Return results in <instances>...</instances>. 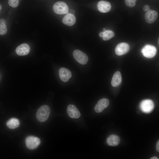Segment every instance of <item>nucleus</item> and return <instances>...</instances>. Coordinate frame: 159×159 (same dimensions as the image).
Wrapping results in <instances>:
<instances>
[{
  "label": "nucleus",
  "mask_w": 159,
  "mask_h": 159,
  "mask_svg": "<svg viewBox=\"0 0 159 159\" xmlns=\"http://www.w3.org/2000/svg\"><path fill=\"white\" fill-rule=\"evenodd\" d=\"M50 112L49 107L46 105L41 106L38 110L36 113V117L39 122H43L48 119Z\"/></svg>",
  "instance_id": "f257e3e1"
},
{
  "label": "nucleus",
  "mask_w": 159,
  "mask_h": 159,
  "mask_svg": "<svg viewBox=\"0 0 159 159\" xmlns=\"http://www.w3.org/2000/svg\"><path fill=\"white\" fill-rule=\"evenodd\" d=\"M54 12L58 14H64L67 13L69 8L67 5L64 2L59 1L55 3L53 6Z\"/></svg>",
  "instance_id": "f03ea898"
},
{
  "label": "nucleus",
  "mask_w": 159,
  "mask_h": 159,
  "mask_svg": "<svg viewBox=\"0 0 159 159\" xmlns=\"http://www.w3.org/2000/svg\"><path fill=\"white\" fill-rule=\"evenodd\" d=\"M40 139L37 137L29 136L26 138L25 143L26 147L30 150L36 148L40 143Z\"/></svg>",
  "instance_id": "7ed1b4c3"
},
{
  "label": "nucleus",
  "mask_w": 159,
  "mask_h": 159,
  "mask_svg": "<svg viewBox=\"0 0 159 159\" xmlns=\"http://www.w3.org/2000/svg\"><path fill=\"white\" fill-rule=\"evenodd\" d=\"M73 55L76 61L81 64H85L88 61V58L87 55L80 50H75L73 53Z\"/></svg>",
  "instance_id": "20e7f679"
},
{
  "label": "nucleus",
  "mask_w": 159,
  "mask_h": 159,
  "mask_svg": "<svg viewBox=\"0 0 159 159\" xmlns=\"http://www.w3.org/2000/svg\"><path fill=\"white\" fill-rule=\"evenodd\" d=\"M157 49L155 47L150 45H147L142 49L141 52L143 55L147 58H152L156 54Z\"/></svg>",
  "instance_id": "39448f33"
},
{
  "label": "nucleus",
  "mask_w": 159,
  "mask_h": 159,
  "mask_svg": "<svg viewBox=\"0 0 159 159\" xmlns=\"http://www.w3.org/2000/svg\"><path fill=\"white\" fill-rule=\"evenodd\" d=\"M154 107L153 102L150 99L143 100L140 104V107L141 110L145 113L150 112L153 110Z\"/></svg>",
  "instance_id": "423d86ee"
},
{
  "label": "nucleus",
  "mask_w": 159,
  "mask_h": 159,
  "mask_svg": "<svg viewBox=\"0 0 159 159\" xmlns=\"http://www.w3.org/2000/svg\"><path fill=\"white\" fill-rule=\"evenodd\" d=\"M130 49V46L127 43L122 42L119 44L115 48V52L117 55L121 56L125 54Z\"/></svg>",
  "instance_id": "0eeeda50"
},
{
  "label": "nucleus",
  "mask_w": 159,
  "mask_h": 159,
  "mask_svg": "<svg viewBox=\"0 0 159 159\" xmlns=\"http://www.w3.org/2000/svg\"><path fill=\"white\" fill-rule=\"evenodd\" d=\"M109 100L105 98H103L98 101L95 105L94 110L97 113H100L102 111L109 105Z\"/></svg>",
  "instance_id": "6e6552de"
},
{
  "label": "nucleus",
  "mask_w": 159,
  "mask_h": 159,
  "mask_svg": "<svg viewBox=\"0 0 159 159\" xmlns=\"http://www.w3.org/2000/svg\"><path fill=\"white\" fill-rule=\"evenodd\" d=\"M67 111L68 115L72 118H78L80 116L79 111L73 105H69L67 107Z\"/></svg>",
  "instance_id": "1a4fd4ad"
},
{
  "label": "nucleus",
  "mask_w": 159,
  "mask_h": 159,
  "mask_svg": "<svg viewBox=\"0 0 159 159\" xmlns=\"http://www.w3.org/2000/svg\"><path fill=\"white\" fill-rule=\"evenodd\" d=\"M97 7L100 12L105 13L109 12L110 10L111 6L109 2L106 1L102 0L98 3Z\"/></svg>",
  "instance_id": "9d476101"
},
{
  "label": "nucleus",
  "mask_w": 159,
  "mask_h": 159,
  "mask_svg": "<svg viewBox=\"0 0 159 159\" xmlns=\"http://www.w3.org/2000/svg\"><path fill=\"white\" fill-rule=\"evenodd\" d=\"M158 16V12L154 10H150L145 14V19L147 22L149 24L154 22Z\"/></svg>",
  "instance_id": "9b49d317"
},
{
  "label": "nucleus",
  "mask_w": 159,
  "mask_h": 159,
  "mask_svg": "<svg viewBox=\"0 0 159 159\" xmlns=\"http://www.w3.org/2000/svg\"><path fill=\"white\" fill-rule=\"evenodd\" d=\"M30 50L29 45L26 43H24L18 46L16 49L17 54L19 56H24L28 54Z\"/></svg>",
  "instance_id": "f8f14e48"
},
{
  "label": "nucleus",
  "mask_w": 159,
  "mask_h": 159,
  "mask_svg": "<svg viewBox=\"0 0 159 159\" xmlns=\"http://www.w3.org/2000/svg\"><path fill=\"white\" fill-rule=\"evenodd\" d=\"M59 74L60 79L64 82L68 81L72 76V73L70 71L64 67L59 69Z\"/></svg>",
  "instance_id": "ddd939ff"
},
{
  "label": "nucleus",
  "mask_w": 159,
  "mask_h": 159,
  "mask_svg": "<svg viewBox=\"0 0 159 159\" xmlns=\"http://www.w3.org/2000/svg\"><path fill=\"white\" fill-rule=\"evenodd\" d=\"M62 21L64 24L71 26L75 24L76 19L74 14L68 13L64 17Z\"/></svg>",
  "instance_id": "4468645a"
},
{
  "label": "nucleus",
  "mask_w": 159,
  "mask_h": 159,
  "mask_svg": "<svg viewBox=\"0 0 159 159\" xmlns=\"http://www.w3.org/2000/svg\"><path fill=\"white\" fill-rule=\"evenodd\" d=\"M122 81V76L120 72L117 71L114 74L111 84L113 87H117L120 85Z\"/></svg>",
  "instance_id": "2eb2a0df"
},
{
  "label": "nucleus",
  "mask_w": 159,
  "mask_h": 159,
  "mask_svg": "<svg viewBox=\"0 0 159 159\" xmlns=\"http://www.w3.org/2000/svg\"><path fill=\"white\" fill-rule=\"evenodd\" d=\"M120 142V139L118 136L116 135H112L107 139V144L111 146H114L117 145Z\"/></svg>",
  "instance_id": "dca6fc26"
},
{
  "label": "nucleus",
  "mask_w": 159,
  "mask_h": 159,
  "mask_svg": "<svg viewBox=\"0 0 159 159\" xmlns=\"http://www.w3.org/2000/svg\"><path fill=\"white\" fill-rule=\"evenodd\" d=\"M20 124L19 120L16 118H12L6 122L7 127L11 129H14L18 127Z\"/></svg>",
  "instance_id": "f3484780"
},
{
  "label": "nucleus",
  "mask_w": 159,
  "mask_h": 159,
  "mask_svg": "<svg viewBox=\"0 0 159 159\" xmlns=\"http://www.w3.org/2000/svg\"><path fill=\"white\" fill-rule=\"evenodd\" d=\"M104 32V35L102 37L104 40H109L113 38L115 35L114 33L112 31L108 30Z\"/></svg>",
  "instance_id": "a211bd4d"
},
{
  "label": "nucleus",
  "mask_w": 159,
  "mask_h": 159,
  "mask_svg": "<svg viewBox=\"0 0 159 159\" xmlns=\"http://www.w3.org/2000/svg\"><path fill=\"white\" fill-rule=\"evenodd\" d=\"M137 0H125V3L127 6L132 8L134 7L136 4Z\"/></svg>",
  "instance_id": "6ab92c4d"
},
{
  "label": "nucleus",
  "mask_w": 159,
  "mask_h": 159,
  "mask_svg": "<svg viewBox=\"0 0 159 159\" xmlns=\"http://www.w3.org/2000/svg\"><path fill=\"white\" fill-rule=\"evenodd\" d=\"M7 29L6 24H0V35H4L6 34Z\"/></svg>",
  "instance_id": "aec40b11"
},
{
  "label": "nucleus",
  "mask_w": 159,
  "mask_h": 159,
  "mask_svg": "<svg viewBox=\"0 0 159 159\" xmlns=\"http://www.w3.org/2000/svg\"><path fill=\"white\" fill-rule=\"evenodd\" d=\"M19 3V0H8L9 5L14 8L16 7L18 5Z\"/></svg>",
  "instance_id": "412c9836"
},
{
  "label": "nucleus",
  "mask_w": 159,
  "mask_h": 159,
  "mask_svg": "<svg viewBox=\"0 0 159 159\" xmlns=\"http://www.w3.org/2000/svg\"><path fill=\"white\" fill-rule=\"evenodd\" d=\"M143 9L144 11L146 12L150 10L149 6L147 5H144L143 7Z\"/></svg>",
  "instance_id": "4be33fe9"
},
{
  "label": "nucleus",
  "mask_w": 159,
  "mask_h": 159,
  "mask_svg": "<svg viewBox=\"0 0 159 159\" xmlns=\"http://www.w3.org/2000/svg\"><path fill=\"white\" fill-rule=\"evenodd\" d=\"M159 141H157L156 144V150L158 152H159Z\"/></svg>",
  "instance_id": "5701e85b"
},
{
  "label": "nucleus",
  "mask_w": 159,
  "mask_h": 159,
  "mask_svg": "<svg viewBox=\"0 0 159 159\" xmlns=\"http://www.w3.org/2000/svg\"><path fill=\"white\" fill-rule=\"evenodd\" d=\"M0 24H6L5 21L3 19H0Z\"/></svg>",
  "instance_id": "b1692460"
},
{
  "label": "nucleus",
  "mask_w": 159,
  "mask_h": 159,
  "mask_svg": "<svg viewBox=\"0 0 159 159\" xmlns=\"http://www.w3.org/2000/svg\"><path fill=\"white\" fill-rule=\"evenodd\" d=\"M104 32H100L99 34V36L100 37H102L104 35Z\"/></svg>",
  "instance_id": "393cba45"
},
{
  "label": "nucleus",
  "mask_w": 159,
  "mask_h": 159,
  "mask_svg": "<svg viewBox=\"0 0 159 159\" xmlns=\"http://www.w3.org/2000/svg\"><path fill=\"white\" fill-rule=\"evenodd\" d=\"M70 12V13H69L73 14H74V10H71Z\"/></svg>",
  "instance_id": "a878e982"
},
{
  "label": "nucleus",
  "mask_w": 159,
  "mask_h": 159,
  "mask_svg": "<svg viewBox=\"0 0 159 159\" xmlns=\"http://www.w3.org/2000/svg\"><path fill=\"white\" fill-rule=\"evenodd\" d=\"M150 159H158V158L157 157L154 156L150 158Z\"/></svg>",
  "instance_id": "bb28decb"
},
{
  "label": "nucleus",
  "mask_w": 159,
  "mask_h": 159,
  "mask_svg": "<svg viewBox=\"0 0 159 159\" xmlns=\"http://www.w3.org/2000/svg\"><path fill=\"white\" fill-rule=\"evenodd\" d=\"M1 5L0 4V10H1Z\"/></svg>",
  "instance_id": "cd10ccee"
},
{
  "label": "nucleus",
  "mask_w": 159,
  "mask_h": 159,
  "mask_svg": "<svg viewBox=\"0 0 159 159\" xmlns=\"http://www.w3.org/2000/svg\"><path fill=\"white\" fill-rule=\"evenodd\" d=\"M103 29L104 31H105L106 30V29Z\"/></svg>",
  "instance_id": "c85d7f7f"
}]
</instances>
